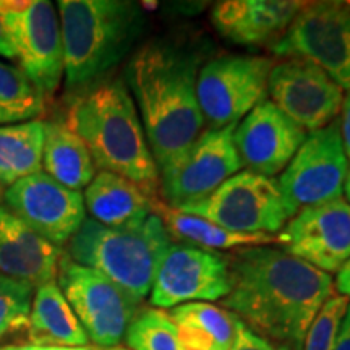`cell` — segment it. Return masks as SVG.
Listing matches in <instances>:
<instances>
[{"label":"cell","mask_w":350,"mask_h":350,"mask_svg":"<svg viewBox=\"0 0 350 350\" xmlns=\"http://www.w3.org/2000/svg\"><path fill=\"white\" fill-rule=\"evenodd\" d=\"M349 300L342 295H332L323 305L314 321L310 326L304 342V350H332L336 338L347 312Z\"/></svg>","instance_id":"29"},{"label":"cell","mask_w":350,"mask_h":350,"mask_svg":"<svg viewBox=\"0 0 350 350\" xmlns=\"http://www.w3.org/2000/svg\"><path fill=\"white\" fill-rule=\"evenodd\" d=\"M227 260V312L261 338L304 350L306 332L334 292L331 274L271 245L239 248Z\"/></svg>","instance_id":"1"},{"label":"cell","mask_w":350,"mask_h":350,"mask_svg":"<svg viewBox=\"0 0 350 350\" xmlns=\"http://www.w3.org/2000/svg\"><path fill=\"white\" fill-rule=\"evenodd\" d=\"M306 135L266 99L235 126L234 144L243 167L273 178L287 167Z\"/></svg>","instance_id":"17"},{"label":"cell","mask_w":350,"mask_h":350,"mask_svg":"<svg viewBox=\"0 0 350 350\" xmlns=\"http://www.w3.org/2000/svg\"><path fill=\"white\" fill-rule=\"evenodd\" d=\"M269 100L305 133L338 119L344 90L317 65L301 59L274 64L268 78Z\"/></svg>","instance_id":"14"},{"label":"cell","mask_w":350,"mask_h":350,"mask_svg":"<svg viewBox=\"0 0 350 350\" xmlns=\"http://www.w3.org/2000/svg\"><path fill=\"white\" fill-rule=\"evenodd\" d=\"M34 288L0 274V340L28 329Z\"/></svg>","instance_id":"28"},{"label":"cell","mask_w":350,"mask_h":350,"mask_svg":"<svg viewBox=\"0 0 350 350\" xmlns=\"http://www.w3.org/2000/svg\"><path fill=\"white\" fill-rule=\"evenodd\" d=\"M273 60L258 55H222L198 72L196 94L203 120L219 130L237 125L266 100Z\"/></svg>","instance_id":"9"},{"label":"cell","mask_w":350,"mask_h":350,"mask_svg":"<svg viewBox=\"0 0 350 350\" xmlns=\"http://www.w3.org/2000/svg\"><path fill=\"white\" fill-rule=\"evenodd\" d=\"M26 332L31 344L62 347L90 345V338L57 282L36 288Z\"/></svg>","instance_id":"21"},{"label":"cell","mask_w":350,"mask_h":350,"mask_svg":"<svg viewBox=\"0 0 350 350\" xmlns=\"http://www.w3.org/2000/svg\"><path fill=\"white\" fill-rule=\"evenodd\" d=\"M64 250L0 206V274L31 286L55 282Z\"/></svg>","instance_id":"18"},{"label":"cell","mask_w":350,"mask_h":350,"mask_svg":"<svg viewBox=\"0 0 350 350\" xmlns=\"http://www.w3.org/2000/svg\"><path fill=\"white\" fill-rule=\"evenodd\" d=\"M178 211L203 217L239 234L274 235L294 216L278 180L240 170L201 203Z\"/></svg>","instance_id":"6"},{"label":"cell","mask_w":350,"mask_h":350,"mask_svg":"<svg viewBox=\"0 0 350 350\" xmlns=\"http://www.w3.org/2000/svg\"><path fill=\"white\" fill-rule=\"evenodd\" d=\"M235 126L201 131L183 154L159 169L163 203L174 209L201 203L243 169L234 144Z\"/></svg>","instance_id":"11"},{"label":"cell","mask_w":350,"mask_h":350,"mask_svg":"<svg viewBox=\"0 0 350 350\" xmlns=\"http://www.w3.org/2000/svg\"><path fill=\"white\" fill-rule=\"evenodd\" d=\"M232 287L227 256L185 243H170L161 258L150 292L154 308L222 300Z\"/></svg>","instance_id":"13"},{"label":"cell","mask_w":350,"mask_h":350,"mask_svg":"<svg viewBox=\"0 0 350 350\" xmlns=\"http://www.w3.org/2000/svg\"><path fill=\"white\" fill-rule=\"evenodd\" d=\"M154 213L163 219L170 239L182 240L185 245L203 248V250H239V248L261 247V245L278 242L274 235L232 232L203 217L170 208L159 200L154 201Z\"/></svg>","instance_id":"24"},{"label":"cell","mask_w":350,"mask_h":350,"mask_svg":"<svg viewBox=\"0 0 350 350\" xmlns=\"http://www.w3.org/2000/svg\"><path fill=\"white\" fill-rule=\"evenodd\" d=\"M0 55L7 57V59H16L15 47H13L10 38H8V33L2 20H0Z\"/></svg>","instance_id":"35"},{"label":"cell","mask_w":350,"mask_h":350,"mask_svg":"<svg viewBox=\"0 0 350 350\" xmlns=\"http://www.w3.org/2000/svg\"><path fill=\"white\" fill-rule=\"evenodd\" d=\"M83 200L91 219L106 227L138 224L154 213V200L129 178L107 170L96 172Z\"/></svg>","instance_id":"20"},{"label":"cell","mask_w":350,"mask_h":350,"mask_svg":"<svg viewBox=\"0 0 350 350\" xmlns=\"http://www.w3.org/2000/svg\"><path fill=\"white\" fill-rule=\"evenodd\" d=\"M349 172L339 120L306 135L299 151L292 157L278 185L286 203L294 213L301 208L342 198Z\"/></svg>","instance_id":"12"},{"label":"cell","mask_w":350,"mask_h":350,"mask_svg":"<svg viewBox=\"0 0 350 350\" xmlns=\"http://www.w3.org/2000/svg\"><path fill=\"white\" fill-rule=\"evenodd\" d=\"M200 65L195 49L159 39L144 44L126 65L125 85L157 169L183 154L203 131L196 94Z\"/></svg>","instance_id":"2"},{"label":"cell","mask_w":350,"mask_h":350,"mask_svg":"<svg viewBox=\"0 0 350 350\" xmlns=\"http://www.w3.org/2000/svg\"><path fill=\"white\" fill-rule=\"evenodd\" d=\"M42 169L70 190L86 188L96 175V165L83 139L64 122L46 124Z\"/></svg>","instance_id":"22"},{"label":"cell","mask_w":350,"mask_h":350,"mask_svg":"<svg viewBox=\"0 0 350 350\" xmlns=\"http://www.w3.org/2000/svg\"><path fill=\"white\" fill-rule=\"evenodd\" d=\"M124 339L130 350H185L170 314L154 306L137 313Z\"/></svg>","instance_id":"27"},{"label":"cell","mask_w":350,"mask_h":350,"mask_svg":"<svg viewBox=\"0 0 350 350\" xmlns=\"http://www.w3.org/2000/svg\"><path fill=\"white\" fill-rule=\"evenodd\" d=\"M67 125L86 144L96 169L122 175L157 200L159 169L124 80L100 81L78 96Z\"/></svg>","instance_id":"3"},{"label":"cell","mask_w":350,"mask_h":350,"mask_svg":"<svg viewBox=\"0 0 350 350\" xmlns=\"http://www.w3.org/2000/svg\"><path fill=\"white\" fill-rule=\"evenodd\" d=\"M0 350H100L99 347H91V345H85V347H62V345H42V344H8L0 345Z\"/></svg>","instance_id":"32"},{"label":"cell","mask_w":350,"mask_h":350,"mask_svg":"<svg viewBox=\"0 0 350 350\" xmlns=\"http://www.w3.org/2000/svg\"><path fill=\"white\" fill-rule=\"evenodd\" d=\"M169 314L185 350H230L237 336L239 319L206 301L178 305Z\"/></svg>","instance_id":"23"},{"label":"cell","mask_w":350,"mask_h":350,"mask_svg":"<svg viewBox=\"0 0 350 350\" xmlns=\"http://www.w3.org/2000/svg\"><path fill=\"white\" fill-rule=\"evenodd\" d=\"M344 195L345 198H347V203L350 204V165H349L347 177H345V182H344Z\"/></svg>","instance_id":"36"},{"label":"cell","mask_w":350,"mask_h":350,"mask_svg":"<svg viewBox=\"0 0 350 350\" xmlns=\"http://www.w3.org/2000/svg\"><path fill=\"white\" fill-rule=\"evenodd\" d=\"M339 126H340V137H342L345 156H347L349 164H350V91H347V94L344 96L342 107H340Z\"/></svg>","instance_id":"31"},{"label":"cell","mask_w":350,"mask_h":350,"mask_svg":"<svg viewBox=\"0 0 350 350\" xmlns=\"http://www.w3.org/2000/svg\"><path fill=\"white\" fill-rule=\"evenodd\" d=\"M304 2L226 0L213 7L211 23L222 38L240 46L273 44L287 31Z\"/></svg>","instance_id":"19"},{"label":"cell","mask_w":350,"mask_h":350,"mask_svg":"<svg viewBox=\"0 0 350 350\" xmlns=\"http://www.w3.org/2000/svg\"><path fill=\"white\" fill-rule=\"evenodd\" d=\"M70 91H86L119 65L143 34L144 13L129 0L57 2Z\"/></svg>","instance_id":"4"},{"label":"cell","mask_w":350,"mask_h":350,"mask_svg":"<svg viewBox=\"0 0 350 350\" xmlns=\"http://www.w3.org/2000/svg\"><path fill=\"white\" fill-rule=\"evenodd\" d=\"M334 288L340 295L350 300V260L345 262L342 268L338 271V274H336Z\"/></svg>","instance_id":"34"},{"label":"cell","mask_w":350,"mask_h":350,"mask_svg":"<svg viewBox=\"0 0 350 350\" xmlns=\"http://www.w3.org/2000/svg\"><path fill=\"white\" fill-rule=\"evenodd\" d=\"M239 319V318H237ZM230 350H291L286 345L275 344L273 340L261 338L260 334L253 332L242 321H237V336Z\"/></svg>","instance_id":"30"},{"label":"cell","mask_w":350,"mask_h":350,"mask_svg":"<svg viewBox=\"0 0 350 350\" xmlns=\"http://www.w3.org/2000/svg\"><path fill=\"white\" fill-rule=\"evenodd\" d=\"M57 284L90 342L99 349H111L124 340L130 323L137 317L139 301L104 274L78 265L67 253L60 258Z\"/></svg>","instance_id":"8"},{"label":"cell","mask_w":350,"mask_h":350,"mask_svg":"<svg viewBox=\"0 0 350 350\" xmlns=\"http://www.w3.org/2000/svg\"><path fill=\"white\" fill-rule=\"evenodd\" d=\"M0 20L21 70L44 96L55 93L64 77V41L57 8L47 0H0Z\"/></svg>","instance_id":"10"},{"label":"cell","mask_w":350,"mask_h":350,"mask_svg":"<svg viewBox=\"0 0 350 350\" xmlns=\"http://www.w3.org/2000/svg\"><path fill=\"white\" fill-rule=\"evenodd\" d=\"M332 350H350V304L347 306V312L344 314L342 323H340L338 338H336Z\"/></svg>","instance_id":"33"},{"label":"cell","mask_w":350,"mask_h":350,"mask_svg":"<svg viewBox=\"0 0 350 350\" xmlns=\"http://www.w3.org/2000/svg\"><path fill=\"white\" fill-rule=\"evenodd\" d=\"M44 98L23 70L0 62V125L36 120L46 107Z\"/></svg>","instance_id":"26"},{"label":"cell","mask_w":350,"mask_h":350,"mask_svg":"<svg viewBox=\"0 0 350 350\" xmlns=\"http://www.w3.org/2000/svg\"><path fill=\"white\" fill-rule=\"evenodd\" d=\"M275 239L299 260L338 273L350 260V204L339 198L301 208Z\"/></svg>","instance_id":"16"},{"label":"cell","mask_w":350,"mask_h":350,"mask_svg":"<svg viewBox=\"0 0 350 350\" xmlns=\"http://www.w3.org/2000/svg\"><path fill=\"white\" fill-rule=\"evenodd\" d=\"M0 200H2V185H0Z\"/></svg>","instance_id":"37"},{"label":"cell","mask_w":350,"mask_h":350,"mask_svg":"<svg viewBox=\"0 0 350 350\" xmlns=\"http://www.w3.org/2000/svg\"><path fill=\"white\" fill-rule=\"evenodd\" d=\"M3 200L13 216L60 248L86 219L81 191L60 185L44 170L8 187Z\"/></svg>","instance_id":"15"},{"label":"cell","mask_w":350,"mask_h":350,"mask_svg":"<svg viewBox=\"0 0 350 350\" xmlns=\"http://www.w3.org/2000/svg\"><path fill=\"white\" fill-rule=\"evenodd\" d=\"M172 243L163 219L152 213L138 224L106 227L85 219L67 242V255L96 269L142 301L150 295L159 261Z\"/></svg>","instance_id":"5"},{"label":"cell","mask_w":350,"mask_h":350,"mask_svg":"<svg viewBox=\"0 0 350 350\" xmlns=\"http://www.w3.org/2000/svg\"><path fill=\"white\" fill-rule=\"evenodd\" d=\"M46 122L0 125V185L12 187L42 170Z\"/></svg>","instance_id":"25"},{"label":"cell","mask_w":350,"mask_h":350,"mask_svg":"<svg viewBox=\"0 0 350 350\" xmlns=\"http://www.w3.org/2000/svg\"><path fill=\"white\" fill-rule=\"evenodd\" d=\"M271 49L286 59L308 60L350 91V2H304Z\"/></svg>","instance_id":"7"}]
</instances>
